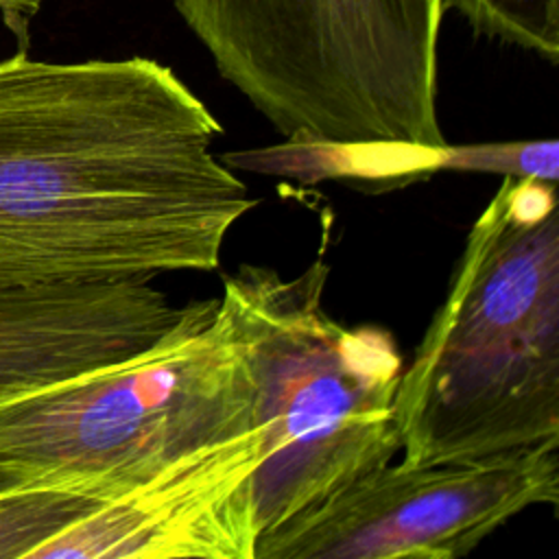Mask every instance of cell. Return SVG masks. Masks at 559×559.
Segmentation results:
<instances>
[{"label":"cell","instance_id":"cell-1","mask_svg":"<svg viewBox=\"0 0 559 559\" xmlns=\"http://www.w3.org/2000/svg\"><path fill=\"white\" fill-rule=\"evenodd\" d=\"M155 59L0 61V288L212 271L258 199Z\"/></svg>","mask_w":559,"mask_h":559},{"label":"cell","instance_id":"cell-2","mask_svg":"<svg viewBox=\"0 0 559 559\" xmlns=\"http://www.w3.org/2000/svg\"><path fill=\"white\" fill-rule=\"evenodd\" d=\"M216 70L284 138L334 148L345 179L437 173L443 0H173Z\"/></svg>","mask_w":559,"mask_h":559},{"label":"cell","instance_id":"cell-3","mask_svg":"<svg viewBox=\"0 0 559 559\" xmlns=\"http://www.w3.org/2000/svg\"><path fill=\"white\" fill-rule=\"evenodd\" d=\"M395 419L404 465L559 439L557 183L502 177L400 373Z\"/></svg>","mask_w":559,"mask_h":559},{"label":"cell","instance_id":"cell-4","mask_svg":"<svg viewBox=\"0 0 559 559\" xmlns=\"http://www.w3.org/2000/svg\"><path fill=\"white\" fill-rule=\"evenodd\" d=\"M323 258L284 277L240 264L221 306L242 349L251 426L258 537L400 454L395 391L402 356L378 325H345L323 308Z\"/></svg>","mask_w":559,"mask_h":559},{"label":"cell","instance_id":"cell-5","mask_svg":"<svg viewBox=\"0 0 559 559\" xmlns=\"http://www.w3.org/2000/svg\"><path fill=\"white\" fill-rule=\"evenodd\" d=\"M251 376L221 306L192 299L155 347L0 404V489L146 480L251 426Z\"/></svg>","mask_w":559,"mask_h":559},{"label":"cell","instance_id":"cell-6","mask_svg":"<svg viewBox=\"0 0 559 559\" xmlns=\"http://www.w3.org/2000/svg\"><path fill=\"white\" fill-rule=\"evenodd\" d=\"M557 500L559 439L463 463H386L262 533L253 559H459Z\"/></svg>","mask_w":559,"mask_h":559},{"label":"cell","instance_id":"cell-7","mask_svg":"<svg viewBox=\"0 0 559 559\" xmlns=\"http://www.w3.org/2000/svg\"><path fill=\"white\" fill-rule=\"evenodd\" d=\"M186 312L142 277L0 288V404L133 358Z\"/></svg>","mask_w":559,"mask_h":559},{"label":"cell","instance_id":"cell-8","mask_svg":"<svg viewBox=\"0 0 559 559\" xmlns=\"http://www.w3.org/2000/svg\"><path fill=\"white\" fill-rule=\"evenodd\" d=\"M83 491L68 487L0 489V557L31 559L81 511Z\"/></svg>","mask_w":559,"mask_h":559},{"label":"cell","instance_id":"cell-9","mask_svg":"<svg viewBox=\"0 0 559 559\" xmlns=\"http://www.w3.org/2000/svg\"><path fill=\"white\" fill-rule=\"evenodd\" d=\"M443 9L461 13L476 33L518 48L559 59V0H443Z\"/></svg>","mask_w":559,"mask_h":559},{"label":"cell","instance_id":"cell-10","mask_svg":"<svg viewBox=\"0 0 559 559\" xmlns=\"http://www.w3.org/2000/svg\"><path fill=\"white\" fill-rule=\"evenodd\" d=\"M439 170L485 173L511 179H537L557 183L559 177V142L550 140H518L487 142L465 146H443L437 155Z\"/></svg>","mask_w":559,"mask_h":559},{"label":"cell","instance_id":"cell-11","mask_svg":"<svg viewBox=\"0 0 559 559\" xmlns=\"http://www.w3.org/2000/svg\"><path fill=\"white\" fill-rule=\"evenodd\" d=\"M44 0H0V17L17 35L20 48L28 39V22L39 11Z\"/></svg>","mask_w":559,"mask_h":559}]
</instances>
